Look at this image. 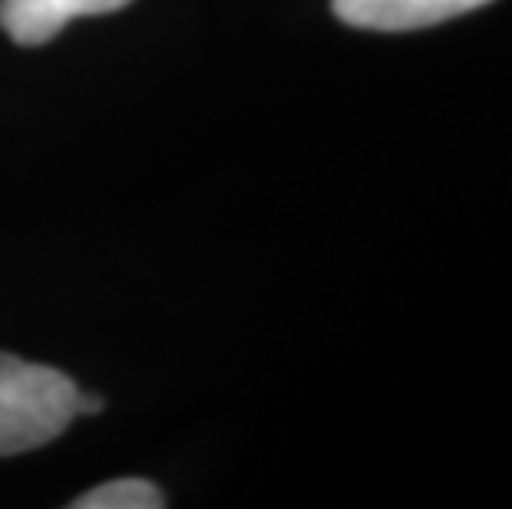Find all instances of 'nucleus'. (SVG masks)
<instances>
[{"mask_svg": "<svg viewBox=\"0 0 512 509\" xmlns=\"http://www.w3.org/2000/svg\"><path fill=\"white\" fill-rule=\"evenodd\" d=\"M76 384L57 367L0 351V457L57 440L76 417Z\"/></svg>", "mask_w": 512, "mask_h": 509, "instance_id": "nucleus-1", "label": "nucleus"}, {"mask_svg": "<svg viewBox=\"0 0 512 509\" xmlns=\"http://www.w3.org/2000/svg\"><path fill=\"white\" fill-rule=\"evenodd\" d=\"M493 0H331L334 14L351 27L380 30V34H407L443 20L473 14Z\"/></svg>", "mask_w": 512, "mask_h": 509, "instance_id": "nucleus-2", "label": "nucleus"}, {"mask_svg": "<svg viewBox=\"0 0 512 509\" xmlns=\"http://www.w3.org/2000/svg\"><path fill=\"white\" fill-rule=\"evenodd\" d=\"M133 0H0V27L20 47H40L76 17L116 14Z\"/></svg>", "mask_w": 512, "mask_h": 509, "instance_id": "nucleus-3", "label": "nucleus"}, {"mask_svg": "<svg viewBox=\"0 0 512 509\" xmlns=\"http://www.w3.org/2000/svg\"><path fill=\"white\" fill-rule=\"evenodd\" d=\"M73 509H162L166 496L159 493L156 483L139 480V476H123V480H110L96 490L76 496L70 503Z\"/></svg>", "mask_w": 512, "mask_h": 509, "instance_id": "nucleus-4", "label": "nucleus"}, {"mask_svg": "<svg viewBox=\"0 0 512 509\" xmlns=\"http://www.w3.org/2000/svg\"><path fill=\"white\" fill-rule=\"evenodd\" d=\"M103 407H106L103 397H93V394H86V391H76V400H73L76 417H93V414H100Z\"/></svg>", "mask_w": 512, "mask_h": 509, "instance_id": "nucleus-5", "label": "nucleus"}]
</instances>
